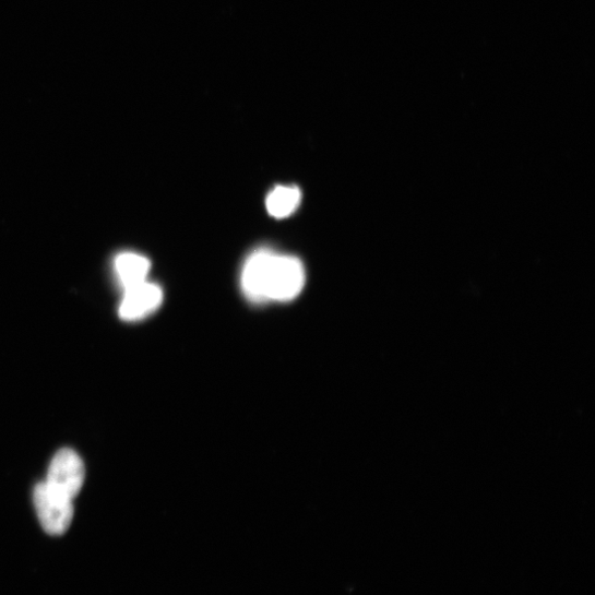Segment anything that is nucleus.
Instances as JSON below:
<instances>
[{
  "label": "nucleus",
  "mask_w": 595,
  "mask_h": 595,
  "mask_svg": "<svg viewBox=\"0 0 595 595\" xmlns=\"http://www.w3.org/2000/svg\"><path fill=\"white\" fill-rule=\"evenodd\" d=\"M305 278L304 265L297 258L274 254L269 271L267 300L295 299L305 286Z\"/></svg>",
  "instance_id": "nucleus-1"
},
{
  "label": "nucleus",
  "mask_w": 595,
  "mask_h": 595,
  "mask_svg": "<svg viewBox=\"0 0 595 595\" xmlns=\"http://www.w3.org/2000/svg\"><path fill=\"white\" fill-rule=\"evenodd\" d=\"M84 479L85 468L80 455L71 449H62L53 456L45 483L55 492L73 501Z\"/></svg>",
  "instance_id": "nucleus-2"
},
{
  "label": "nucleus",
  "mask_w": 595,
  "mask_h": 595,
  "mask_svg": "<svg viewBox=\"0 0 595 595\" xmlns=\"http://www.w3.org/2000/svg\"><path fill=\"white\" fill-rule=\"evenodd\" d=\"M34 502L39 521L49 535L60 536L69 529L74 514L72 500L41 483L35 488Z\"/></svg>",
  "instance_id": "nucleus-3"
},
{
  "label": "nucleus",
  "mask_w": 595,
  "mask_h": 595,
  "mask_svg": "<svg viewBox=\"0 0 595 595\" xmlns=\"http://www.w3.org/2000/svg\"><path fill=\"white\" fill-rule=\"evenodd\" d=\"M159 286L144 282L126 289L119 316L127 321H139L154 313L163 304Z\"/></svg>",
  "instance_id": "nucleus-4"
},
{
  "label": "nucleus",
  "mask_w": 595,
  "mask_h": 595,
  "mask_svg": "<svg viewBox=\"0 0 595 595\" xmlns=\"http://www.w3.org/2000/svg\"><path fill=\"white\" fill-rule=\"evenodd\" d=\"M273 255L270 250H259L246 263L242 275L243 291L254 302L267 301L266 286Z\"/></svg>",
  "instance_id": "nucleus-5"
},
{
  "label": "nucleus",
  "mask_w": 595,
  "mask_h": 595,
  "mask_svg": "<svg viewBox=\"0 0 595 595\" xmlns=\"http://www.w3.org/2000/svg\"><path fill=\"white\" fill-rule=\"evenodd\" d=\"M115 271L124 289L146 282L151 271V262L136 253L118 255L115 261Z\"/></svg>",
  "instance_id": "nucleus-6"
},
{
  "label": "nucleus",
  "mask_w": 595,
  "mask_h": 595,
  "mask_svg": "<svg viewBox=\"0 0 595 595\" xmlns=\"http://www.w3.org/2000/svg\"><path fill=\"white\" fill-rule=\"evenodd\" d=\"M301 201V192L297 187H277L267 200L269 213L276 218H285L293 214Z\"/></svg>",
  "instance_id": "nucleus-7"
}]
</instances>
